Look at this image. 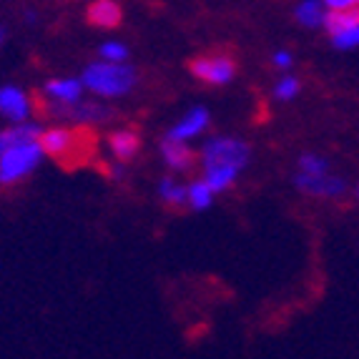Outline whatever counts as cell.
Returning a JSON list of instances; mask_svg holds the SVG:
<instances>
[{
  "label": "cell",
  "instance_id": "cell-5",
  "mask_svg": "<svg viewBox=\"0 0 359 359\" xmlns=\"http://www.w3.org/2000/svg\"><path fill=\"white\" fill-rule=\"evenodd\" d=\"M204 166H233L244 168L249 161V146L236 138H211L204 146Z\"/></svg>",
  "mask_w": 359,
  "mask_h": 359
},
{
  "label": "cell",
  "instance_id": "cell-4",
  "mask_svg": "<svg viewBox=\"0 0 359 359\" xmlns=\"http://www.w3.org/2000/svg\"><path fill=\"white\" fill-rule=\"evenodd\" d=\"M186 66H189V71H191L198 81H204V83H211V86H224L236 76V58L229 53H222V50L194 55Z\"/></svg>",
  "mask_w": 359,
  "mask_h": 359
},
{
  "label": "cell",
  "instance_id": "cell-15",
  "mask_svg": "<svg viewBox=\"0 0 359 359\" xmlns=\"http://www.w3.org/2000/svg\"><path fill=\"white\" fill-rule=\"evenodd\" d=\"M239 174V168L233 166H206V184L211 186V191H222V189H229L233 184Z\"/></svg>",
  "mask_w": 359,
  "mask_h": 359
},
{
  "label": "cell",
  "instance_id": "cell-25",
  "mask_svg": "<svg viewBox=\"0 0 359 359\" xmlns=\"http://www.w3.org/2000/svg\"><path fill=\"white\" fill-rule=\"evenodd\" d=\"M0 43H3V30H0Z\"/></svg>",
  "mask_w": 359,
  "mask_h": 359
},
{
  "label": "cell",
  "instance_id": "cell-11",
  "mask_svg": "<svg viewBox=\"0 0 359 359\" xmlns=\"http://www.w3.org/2000/svg\"><path fill=\"white\" fill-rule=\"evenodd\" d=\"M206 123H209V114H206L204 108H194V111L186 116V118L179 121V126L171 128L168 138H179V141H186V138H191V136H196V133L204 131Z\"/></svg>",
  "mask_w": 359,
  "mask_h": 359
},
{
  "label": "cell",
  "instance_id": "cell-20",
  "mask_svg": "<svg viewBox=\"0 0 359 359\" xmlns=\"http://www.w3.org/2000/svg\"><path fill=\"white\" fill-rule=\"evenodd\" d=\"M126 55H128V50H126V46H123V43H106V46H101V58L103 60L121 63Z\"/></svg>",
  "mask_w": 359,
  "mask_h": 359
},
{
  "label": "cell",
  "instance_id": "cell-16",
  "mask_svg": "<svg viewBox=\"0 0 359 359\" xmlns=\"http://www.w3.org/2000/svg\"><path fill=\"white\" fill-rule=\"evenodd\" d=\"M297 20L306 28H317L324 23V11H322V0H302L297 6Z\"/></svg>",
  "mask_w": 359,
  "mask_h": 359
},
{
  "label": "cell",
  "instance_id": "cell-1",
  "mask_svg": "<svg viewBox=\"0 0 359 359\" xmlns=\"http://www.w3.org/2000/svg\"><path fill=\"white\" fill-rule=\"evenodd\" d=\"M43 154H48L60 168L73 171L83 168L93 161L96 156V131L86 123H76L73 128H46L41 131Z\"/></svg>",
  "mask_w": 359,
  "mask_h": 359
},
{
  "label": "cell",
  "instance_id": "cell-23",
  "mask_svg": "<svg viewBox=\"0 0 359 359\" xmlns=\"http://www.w3.org/2000/svg\"><path fill=\"white\" fill-rule=\"evenodd\" d=\"M327 6L332 8V11H337V8H357L359 0H324Z\"/></svg>",
  "mask_w": 359,
  "mask_h": 359
},
{
  "label": "cell",
  "instance_id": "cell-6",
  "mask_svg": "<svg viewBox=\"0 0 359 359\" xmlns=\"http://www.w3.org/2000/svg\"><path fill=\"white\" fill-rule=\"evenodd\" d=\"M297 189L304 194H311V196H339L344 191V181L334 179V176L327 174H304L302 171L297 179H294Z\"/></svg>",
  "mask_w": 359,
  "mask_h": 359
},
{
  "label": "cell",
  "instance_id": "cell-2",
  "mask_svg": "<svg viewBox=\"0 0 359 359\" xmlns=\"http://www.w3.org/2000/svg\"><path fill=\"white\" fill-rule=\"evenodd\" d=\"M83 86L98 96H123L136 86V71L131 66H116V63H93L86 68Z\"/></svg>",
  "mask_w": 359,
  "mask_h": 359
},
{
  "label": "cell",
  "instance_id": "cell-17",
  "mask_svg": "<svg viewBox=\"0 0 359 359\" xmlns=\"http://www.w3.org/2000/svg\"><path fill=\"white\" fill-rule=\"evenodd\" d=\"M211 196H214V191H211V186L206 181H194L191 189H189V201H191V206L196 211L209 209Z\"/></svg>",
  "mask_w": 359,
  "mask_h": 359
},
{
  "label": "cell",
  "instance_id": "cell-13",
  "mask_svg": "<svg viewBox=\"0 0 359 359\" xmlns=\"http://www.w3.org/2000/svg\"><path fill=\"white\" fill-rule=\"evenodd\" d=\"M38 138H41V126H36V123H25V126L0 131V154L13 149V146L25 144V141H38Z\"/></svg>",
  "mask_w": 359,
  "mask_h": 359
},
{
  "label": "cell",
  "instance_id": "cell-10",
  "mask_svg": "<svg viewBox=\"0 0 359 359\" xmlns=\"http://www.w3.org/2000/svg\"><path fill=\"white\" fill-rule=\"evenodd\" d=\"M0 114L11 121H23L28 116V98L18 88H0Z\"/></svg>",
  "mask_w": 359,
  "mask_h": 359
},
{
  "label": "cell",
  "instance_id": "cell-22",
  "mask_svg": "<svg viewBox=\"0 0 359 359\" xmlns=\"http://www.w3.org/2000/svg\"><path fill=\"white\" fill-rule=\"evenodd\" d=\"M334 46L337 48H354V46H359V25L344 30V33H337Z\"/></svg>",
  "mask_w": 359,
  "mask_h": 359
},
{
  "label": "cell",
  "instance_id": "cell-12",
  "mask_svg": "<svg viewBox=\"0 0 359 359\" xmlns=\"http://www.w3.org/2000/svg\"><path fill=\"white\" fill-rule=\"evenodd\" d=\"M81 90H83V81H73V78L48 81V83H46V93H48L53 101H63V103H76L78 98H81Z\"/></svg>",
  "mask_w": 359,
  "mask_h": 359
},
{
  "label": "cell",
  "instance_id": "cell-9",
  "mask_svg": "<svg viewBox=\"0 0 359 359\" xmlns=\"http://www.w3.org/2000/svg\"><path fill=\"white\" fill-rule=\"evenodd\" d=\"M108 146H111L118 161H133L141 151V136L133 128H123V131H116L108 136Z\"/></svg>",
  "mask_w": 359,
  "mask_h": 359
},
{
  "label": "cell",
  "instance_id": "cell-21",
  "mask_svg": "<svg viewBox=\"0 0 359 359\" xmlns=\"http://www.w3.org/2000/svg\"><path fill=\"white\" fill-rule=\"evenodd\" d=\"M276 98H282V101H289V98H294L297 93H299V81L297 78H282L279 83H276Z\"/></svg>",
  "mask_w": 359,
  "mask_h": 359
},
{
  "label": "cell",
  "instance_id": "cell-8",
  "mask_svg": "<svg viewBox=\"0 0 359 359\" xmlns=\"http://www.w3.org/2000/svg\"><path fill=\"white\" fill-rule=\"evenodd\" d=\"M161 154H163V161L171 168H176V171H189L196 163V154L189 146H184V141H179V138L166 136V141L161 144Z\"/></svg>",
  "mask_w": 359,
  "mask_h": 359
},
{
  "label": "cell",
  "instance_id": "cell-24",
  "mask_svg": "<svg viewBox=\"0 0 359 359\" xmlns=\"http://www.w3.org/2000/svg\"><path fill=\"white\" fill-rule=\"evenodd\" d=\"M274 66L276 68H289V66H292V55L284 53V50H282V53H276L274 55Z\"/></svg>",
  "mask_w": 359,
  "mask_h": 359
},
{
  "label": "cell",
  "instance_id": "cell-3",
  "mask_svg": "<svg viewBox=\"0 0 359 359\" xmlns=\"http://www.w3.org/2000/svg\"><path fill=\"white\" fill-rule=\"evenodd\" d=\"M43 156L41 141H25L0 154V184H13L38 166Z\"/></svg>",
  "mask_w": 359,
  "mask_h": 359
},
{
  "label": "cell",
  "instance_id": "cell-19",
  "mask_svg": "<svg viewBox=\"0 0 359 359\" xmlns=\"http://www.w3.org/2000/svg\"><path fill=\"white\" fill-rule=\"evenodd\" d=\"M299 168L304 171V174H327V161L319 158V156L306 154L299 158Z\"/></svg>",
  "mask_w": 359,
  "mask_h": 359
},
{
  "label": "cell",
  "instance_id": "cell-14",
  "mask_svg": "<svg viewBox=\"0 0 359 359\" xmlns=\"http://www.w3.org/2000/svg\"><path fill=\"white\" fill-rule=\"evenodd\" d=\"M324 23H327V30L332 36L337 33H344V30L359 25V6L357 8H337L330 15H324Z\"/></svg>",
  "mask_w": 359,
  "mask_h": 359
},
{
  "label": "cell",
  "instance_id": "cell-7",
  "mask_svg": "<svg viewBox=\"0 0 359 359\" xmlns=\"http://www.w3.org/2000/svg\"><path fill=\"white\" fill-rule=\"evenodd\" d=\"M123 18L116 0H93L86 11V20L96 28H116Z\"/></svg>",
  "mask_w": 359,
  "mask_h": 359
},
{
  "label": "cell",
  "instance_id": "cell-18",
  "mask_svg": "<svg viewBox=\"0 0 359 359\" xmlns=\"http://www.w3.org/2000/svg\"><path fill=\"white\" fill-rule=\"evenodd\" d=\"M158 194H161L163 201H166V204H171V206L184 204V198H186L184 186H179L176 181H171V179H161V184H158Z\"/></svg>",
  "mask_w": 359,
  "mask_h": 359
}]
</instances>
